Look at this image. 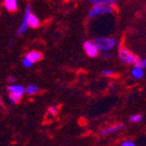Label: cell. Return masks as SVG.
I'll use <instances>...</instances> for the list:
<instances>
[{
  "instance_id": "ffe728a7",
  "label": "cell",
  "mask_w": 146,
  "mask_h": 146,
  "mask_svg": "<svg viewBox=\"0 0 146 146\" xmlns=\"http://www.w3.org/2000/svg\"><path fill=\"white\" fill-rule=\"evenodd\" d=\"M8 81H9V82H13V81H15V78H13V77H9V78H8Z\"/></svg>"
},
{
  "instance_id": "3957f363",
  "label": "cell",
  "mask_w": 146,
  "mask_h": 146,
  "mask_svg": "<svg viewBox=\"0 0 146 146\" xmlns=\"http://www.w3.org/2000/svg\"><path fill=\"white\" fill-rule=\"evenodd\" d=\"M43 58V54L39 51H36V50H33V51L29 52L27 55L25 56L24 60H23V64H24L26 68H31L33 66L35 62L37 61H40Z\"/></svg>"
},
{
  "instance_id": "ba28073f",
  "label": "cell",
  "mask_w": 146,
  "mask_h": 146,
  "mask_svg": "<svg viewBox=\"0 0 146 146\" xmlns=\"http://www.w3.org/2000/svg\"><path fill=\"white\" fill-rule=\"evenodd\" d=\"M91 3L94 5H98V6H111V7H115V5L117 4V1H113V0H92Z\"/></svg>"
},
{
  "instance_id": "8fae6325",
  "label": "cell",
  "mask_w": 146,
  "mask_h": 146,
  "mask_svg": "<svg viewBox=\"0 0 146 146\" xmlns=\"http://www.w3.org/2000/svg\"><path fill=\"white\" fill-rule=\"evenodd\" d=\"M3 4L4 7L10 12H15L17 9V2L15 0H5Z\"/></svg>"
},
{
  "instance_id": "7c38bea8",
  "label": "cell",
  "mask_w": 146,
  "mask_h": 146,
  "mask_svg": "<svg viewBox=\"0 0 146 146\" xmlns=\"http://www.w3.org/2000/svg\"><path fill=\"white\" fill-rule=\"evenodd\" d=\"M38 91H39V87L34 85V84H30V85H28L27 88L25 89V92H27L29 95L36 94V93H38Z\"/></svg>"
},
{
  "instance_id": "5bb4252c",
  "label": "cell",
  "mask_w": 146,
  "mask_h": 146,
  "mask_svg": "<svg viewBox=\"0 0 146 146\" xmlns=\"http://www.w3.org/2000/svg\"><path fill=\"white\" fill-rule=\"evenodd\" d=\"M23 95H20V94H9V99L11 102L13 103H19L22 99Z\"/></svg>"
},
{
  "instance_id": "44dd1931",
  "label": "cell",
  "mask_w": 146,
  "mask_h": 146,
  "mask_svg": "<svg viewBox=\"0 0 146 146\" xmlns=\"http://www.w3.org/2000/svg\"><path fill=\"white\" fill-rule=\"evenodd\" d=\"M0 107H1V99H0Z\"/></svg>"
},
{
  "instance_id": "9c48e42d",
  "label": "cell",
  "mask_w": 146,
  "mask_h": 146,
  "mask_svg": "<svg viewBox=\"0 0 146 146\" xmlns=\"http://www.w3.org/2000/svg\"><path fill=\"white\" fill-rule=\"evenodd\" d=\"M8 92L9 94H20V95H23L25 93V87L22 85H10L8 86Z\"/></svg>"
},
{
  "instance_id": "5b68a950",
  "label": "cell",
  "mask_w": 146,
  "mask_h": 146,
  "mask_svg": "<svg viewBox=\"0 0 146 146\" xmlns=\"http://www.w3.org/2000/svg\"><path fill=\"white\" fill-rule=\"evenodd\" d=\"M83 47L88 56H90V57H96V56L98 55L99 50L97 49V47H96V45L94 44V42L86 41L85 43H84Z\"/></svg>"
},
{
  "instance_id": "d6986e66",
  "label": "cell",
  "mask_w": 146,
  "mask_h": 146,
  "mask_svg": "<svg viewBox=\"0 0 146 146\" xmlns=\"http://www.w3.org/2000/svg\"><path fill=\"white\" fill-rule=\"evenodd\" d=\"M122 146H137L133 141H125L122 143Z\"/></svg>"
},
{
  "instance_id": "e0dca14e",
  "label": "cell",
  "mask_w": 146,
  "mask_h": 146,
  "mask_svg": "<svg viewBox=\"0 0 146 146\" xmlns=\"http://www.w3.org/2000/svg\"><path fill=\"white\" fill-rule=\"evenodd\" d=\"M102 75L105 76V77H110V76L115 75V72L110 71V70H104V71L102 72Z\"/></svg>"
},
{
  "instance_id": "ac0fdd59",
  "label": "cell",
  "mask_w": 146,
  "mask_h": 146,
  "mask_svg": "<svg viewBox=\"0 0 146 146\" xmlns=\"http://www.w3.org/2000/svg\"><path fill=\"white\" fill-rule=\"evenodd\" d=\"M57 110H58V108L56 106H50L48 108V111H49V113H51V115H56V112H57Z\"/></svg>"
},
{
  "instance_id": "52a82bcc",
  "label": "cell",
  "mask_w": 146,
  "mask_h": 146,
  "mask_svg": "<svg viewBox=\"0 0 146 146\" xmlns=\"http://www.w3.org/2000/svg\"><path fill=\"white\" fill-rule=\"evenodd\" d=\"M123 129H124V125L123 124H117V125H113V126H110V127H108V128L103 129L102 131L100 132V135L104 136V135L113 134V133H115V132H119Z\"/></svg>"
},
{
  "instance_id": "6da1fadb",
  "label": "cell",
  "mask_w": 146,
  "mask_h": 146,
  "mask_svg": "<svg viewBox=\"0 0 146 146\" xmlns=\"http://www.w3.org/2000/svg\"><path fill=\"white\" fill-rule=\"evenodd\" d=\"M93 42L96 45L98 50L100 49L102 51L111 50L117 45V40L112 37H100V38H96Z\"/></svg>"
},
{
  "instance_id": "277c9868",
  "label": "cell",
  "mask_w": 146,
  "mask_h": 146,
  "mask_svg": "<svg viewBox=\"0 0 146 146\" xmlns=\"http://www.w3.org/2000/svg\"><path fill=\"white\" fill-rule=\"evenodd\" d=\"M113 7L111 6H98V5H94L91 10L89 11V17L92 19V17H97L100 15H108V13H111L113 12Z\"/></svg>"
},
{
  "instance_id": "4fadbf2b",
  "label": "cell",
  "mask_w": 146,
  "mask_h": 146,
  "mask_svg": "<svg viewBox=\"0 0 146 146\" xmlns=\"http://www.w3.org/2000/svg\"><path fill=\"white\" fill-rule=\"evenodd\" d=\"M143 75H144V72L141 68L135 66V68L132 70V76H133L135 79H141L142 77H143Z\"/></svg>"
},
{
  "instance_id": "9a60e30c",
  "label": "cell",
  "mask_w": 146,
  "mask_h": 146,
  "mask_svg": "<svg viewBox=\"0 0 146 146\" xmlns=\"http://www.w3.org/2000/svg\"><path fill=\"white\" fill-rule=\"evenodd\" d=\"M143 119L142 115H134L130 117V122L131 123H140Z\"/></svg>"
},
{
  "instance_id": "8992f818",
  "label": "cell",
  "mask_w": 146,
  "mask_h": 146,
  "mask_svg": "<svg viewBox=\"0 0 146 146\" xmlns=\"http://www.w3.org/2000/svg\"><path fill=\"white\" fill-rule=\"evenodd\" d=\"M30 12L31 11V7H30V5H27V7H26V10H25V17H24V20H23V23L21 25L20 29L17 31V35L20 36V35H23L25 32L27 31L29 26H28V15H30Z\"/></svg>"
},
{
  "instance_id": "30bf717a",
  "label": "cell",
  "mask_w": 146,
  "mask_h": 146,
  "mask_svg": "<svg viewBox=\"0 0 146 146\" xmlns=\"http://www.w3.org/2000/svg\"><path fill=\"white\" fill-rule=\"evenodd\" d=\"M28 26L31 28H38L40 26L39 19L32 12H30V15H28Z\"/></svg>"
},
{
  "instance_id": "2e32d148",
  "label": "cell",
  "mask_w": 146,
  "mask_h": 146,
  "mask_svg": "<svg viewBox=\"0 0 146 146\" xmlns=\"http://www.w3.org/2000/svg\"><path fill=\"white\" fill-rule=\"evenodd\" d=\"M136 68H141V70H144L146 68V60L145 59H139V61L137 62Z\"/></svg>"
},
{
  "instance_id": "7a4b0ae2",
  "label": "cell",
  "mask_w": 146,
  "mask_h": 146,
  "mask_svg": "<svg viewBox=\"0 0 146 146\" xmlns=\"http://www.w3.org/2000/svg\"><path fill=\"white\" fill-rule=\"evenodd\" d=\"M119 56L123 62L128 63V64H134V66H136L137 62H138L139 59H140L138 56L135 55L133 52H131L129 49H127L126 47L119 48Z\"/></svg>"
}]
</instances>
